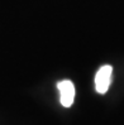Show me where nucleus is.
<instances>
[{
  "instance_id": "obj_2",
  "label": "nucleus",
  "mask_w": 124,
  "mask_h": 125,
  "mask_svg": "<svg viewBox=\"0 0 124 125\" xmlns=\"http://www.w3.org/2000/svg\"><path fill=\"white\" fill-rule=\"evenodd\" d=\"M57 89L60 91V101L65 107H70L75 99V86L70 80H63L57 83Z\"/></svg>"
},
{
  "instance_id": "obj_1",
  "label": "nucleus",
  "mask_w": 124,
  "mask_h": 125,
  "mask_svg": "<svg viewBox=\"0 0 124 125\" xmlns=\"http://www.w3.org/2000/svg\"><path fill=\"white\" fill-rule=\"evenodd\" d=\"M112 75H113V67L109 64H105L100 67L95 76V89L99 94H105L109 90V86L112 82Z\"/></svg>"
}]
</instances>
